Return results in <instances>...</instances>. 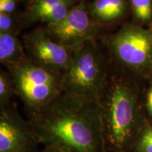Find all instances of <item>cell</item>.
Returning <instances> with one entry per match:
<instances>
[{
	"mask_svg": "<svg viewBox=\"0 0 152 152\" xmlns=\"http://www.w3.org/2000/svg\"><path fill=\"white\" fill-rule=\"evenodd\" d=\"M20 1L21 3L24 4L26 8V7H30V6H31L32 4H33L36 2L37 0H20Z\"/></svg>",
	"mask_w": 152,
	"mask_h": 152,
	"instance_id": "cell-19",
	"label": "cell"
},
{
	"mask_svg": "<svg viewBox=\"0 0 152 152\" xmlns=\"http://www.w3.org/2000/svg\"><path fill=\"white\" fill-rule=\"evenodd\" d=\"M133 16L139 23L152 20V0H129Z\"/></svg>",
	"mask_w": 152,
	"mask_h": 152,
	"instance_id": "cell-13",
	"label": "cell"
},
{
	"mask_svg": "<svg viewBox=\"0 0 152 152\" xmlns=\"http://www.w3.org/2000/svg\"><path fill=\"white\" fill-rule=\"evenodd\" d=\"M15 93L14 85L9 71L0 72V109L10 106L11 98Z\"/></svg>",
	"mask_w": 152,
	"mask_h": 152,
	"instance_id": "cell-12",
	"label": "cell"
},
{
	"mask_svg": "<svg viewBox=\"0 0 152 152\" xmlns=\"http://www.w3.org/2000/svg\"><path fill=\"white\" fill-rule=\"evenodd\" d=\"M132 152H152V123L147 121L133 146Z\"/></svg>",
	"mask_w": 152,
	"mask_h": 152,
	"instance_id": "cell-14",
	"label": "cell"
},
{
	"mask_svg": "<svg viewBox=\"0 0 152 152\" xmlns=\"http://www.w3.org/2000/svg\"><path fill=\"white\" fill-rule=\"evenodd\" d=\"M151 32H152V29H151Z\"/></svg>",
	"mask_w": 152,
	"mask_h": 152,
	"instance_id": "cell-20",
	"label": "cell"
},
{
	"mask_svg": "<svg viewBox=\"0 0 152 152\" xmlns=\"http://www.w3.org/2000/svg\"><path fill=\"white\" fill-rule=\"evenodd\" d=\"M111 66V56L105 43L98 37L75 49L64 72V92L98 100Z\"/></svg>",
	"mask_w": 152,
	"mask_h": 152,
	"instance_id": "cell-3",
	"label": "cell"
},
{
	"mask_svg": "<svg viewBox=\"0 0 152 152\" xmlns=\"http://www.w3.org/2000/svg\"><path fill=\"white\" fill-rule=\"evenodd\" d=\"M37 152H65L64 150H62L61 148L56 147L55 145H46L44 146L43 149H42L41 151H37Z\"/></svg>",
	"mask_w": 152,
	"mask_h": 152,
	"instance_id": "cell-18",
	"label": "cell"
},
{
	"mask_svg": "<svg viewBox=\"0 0 152 152\" xmlns=\"http://www.w3.org/2000/svg\"><path fill=\"white\" fill-rule=\"evenodd\" d=\"M127 0H92L87 3L91 18L100 26L109 25L123 18L128 11Z\"/></svg>",
	"mask_w": 152,
	"mask_h": 152,
	"instance_id": "cell-10",
	"label": "cell"
},
{
	"mask_svg": "<svg viewBox=\"0 0 152 152\" xmlns=\"http://www.w3.org/2000/svg\"><path fill=\"white\" fill-rule=\"evenodd\" d=\"M81 0H37L18 13L23 28L42 23L45 25L60 21Z\"/></svg>",
	"mask_w": 152,
	"mask_h": 152,
	"instance_id": "cell-9",
	"label": "cell"
},
{
	"mask_svg": "<svg viewBox=\"0 0 152 152\" xmlns=\"http://www.w3.org/2000/svg\"><path fill=\"white\" fill-rule=\"evenodd\" d=\"M39 142L13 104L0 109V152H37Z\"/></svg>",
	"mask_w": 152,
	"mask_h": 152,
	"instance_id": "cell-8",
	"label": "cell"
},
{
	"mask_svg": "<svg viewBox=\"0 0 152 152\" xmlns=\"http://www.w3.org/2000/svg\"><path fill=\"white\" fill-rule=\"evenodd\" d=\"M28 59L22 39L18 35L0 33V61L7 68L26 61Z\"/></svg>",
	"mask_w": 152,
	"mask_h": 152,
	"instance_id": "cell-11",
	"label": "cell"
},
{
	"mask_svg": "<svg viewBox=\"0 0 152 152\" xmlns=\"http://www.w3.org/2000/svg\"><path fill=\"white\" fill-rule=\"evenodd\" d=\"M43 27L56 42L75 49L86 42L97 38L101 26L91 18L86 0H81L65 18Z\"/></svg>",
	"mask_w": 152,
	"mask_h": 152,
	"instance_id": "cell-6",
	"label": "cell"
},
{
	"mask_svg": "<svg viewBox=\"0 0 152 152\" xmlns=\"http://www.w3.org/2000/svg\"><path fill=\"white\" fill-rule=\"evenodd\" d=\"M105 45L111 58L133 73L152 71V32L135 24H126L108 35Z\"/></svg>",
	"mask_w": 152,
	"mask_h": 152,
	"instance_id": "cell-5",
	"label": "cell"
},
{
	"mask_svg": "<svg viewBox=\"0 0 152 152\" xmlns=\"http://www.w3.org/2000/svg\"><path fill=\"white\" fill-rule=\"evenodd\" d=\"M22 42L31 61L55 73H64L75 52L54 40L43 26L25 34Z\"/></svg>",
	"mask_w": 152,
	"mask_h": 152,
	"instance_id": "cell-7",
	"label": "cell"
},
{
	"mask_svg": "<svg viewBox=\"0 0 152 152\" xmlns=\"http://www.w3.org/2000/svg\"><path fill=\"white\" fill-rule=\"evenodd\" d=\"M20 0H0V13L16 14Z\"/></svg>",
	"mask_w": 152,
	"mask_h": 152,
	"instance_id": "cell-16",
	"label": "cell"
},
{
	"mask_svg": "<svg viewBox=\"0 0 152 152\" xmlns=\"http://www.w3.org/2000/svg\"><path fill=\"white\" fill-rule=\"evenodd\" d=\"M106 152H132L147 119L135 85L109 68L98 99Z\"/></svg>",
	"mask_w": 152,
	"mask_h": 152,
	"instance_id": "cell-2",
	"label": "cell"
},
{
	"mask_svg": "<svg viewBox=\"0 0 152 152\" xmlns=\"http://www.w3.org/2000/svg\"><path fill=\"white\" fill-rule=\"evenodd\" d=\"M15 93L23 103L27 115L37 111L64 92V74L49 71L29 58L7 68Z\"/></svg>",
	"mask_w": 152,
	"mask_h": 152,
	"instance_id": "cell-4",
	"label": "cell"
},
{
	"mask_svg": "<svg viewBox=\"0 0 152 152\" xmlns=\"http://www.w3.org/2000/svg\"><path fill=\"white\" fill-rule=\"evenodd\" d=\"M145 109L148 116L152 119V84L150 85L146 94Z\"/></svg>",
	"mask_w": 152,
	"mask_h": 152,
	"instance_id": "cell-17",
	"label": "cell"
},
{
	"mask_svg": "<svg viewBox=\"0 0 152 152\" xmlns=\"http://www.w3.org/2000/svg\"><path fill=\"white\" fill-rule=\"evenodd\" d=\"M22 28L18 13H0V33H11L18 35Z\"/></svg>",
	"mask_w": 152,
	"mask_h": 152,
	"instance_id": "cell-15",
	"label": "cell"
},
{
	"mask_svg": "<svg viewBox=\"0 0 152 152\" xmlns=\"http://www.w3.org/2000/svg\"><path fill=\"white\" fill-rule=\"evenodd\" d=\"M39 144L65 152H106L98 100L61 93L28 115Z\"/></svg>",
	"mask_w": 152,
	"mask_h": 152,
	"instance_id": "cell-1",
	"label": "cell"
}]
</instances>
